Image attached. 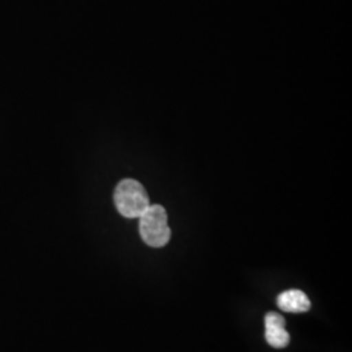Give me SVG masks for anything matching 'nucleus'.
Instances as JSON below:
<instances>
[{"mask_svg": "<svg viewBox=\"0 0 352 352\" xmlns=\"http://www.w3.org/2000/svg\"><path fill=\"white\" fill-rule=\"evenodd\" d=\"M277 304L282 311L289 314H304L311 308V300L302 289H287L279 294Z\"/></svg>", "mask_w": 352, "mask_h": 352, "instance_id": "obj_4", "label": "nucleus"}, {"mask_svg": "<svg viewBox=\"0 0 352 352\" xmlns=\"http://www.w3.org/2000/svg\"><path fill=\"white\" fill-rule=\"evenodd\" d=\"M116 210L126 218H140L151 206L149 195L145 187L135 179H123L113 192Z\"/></svg>", "mask_w": 352, "mask_h": 352, "instance_id": "obj_1", "label": "nucleus"}, {"mask_svg": "<svg viewBox=\"0 0 352 352\" xmlns=\"http://www.w3.org/2000/svg\"><path fill=\"white\" fill-rule=\"evenodd\" d=\"M286 320L277 312L265 316V338L274 349H285L289 343V334L286 331Z\"/></svg>", "mask_w": 352, "mask_h": 352, "instance_id": "obj_3", "label": "nucleus"}, {"mask_svg": "<svg viewBox=\"0 0 352 352\" xmlns=\"http://www.w3.org/2000/svg\"><path fill=\"white\" fill-rule=\"evenodd\" d=\"M139 219L141 239L151 248H162L171 239L167 212L162 205H151Z\"/></svg>", "mask_w": 352, "mask_h": 352, "instance_id": "obj_2", "label": "nucleus"}]
</instances>
